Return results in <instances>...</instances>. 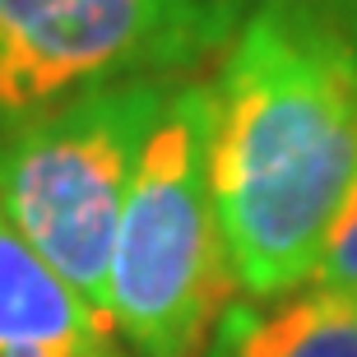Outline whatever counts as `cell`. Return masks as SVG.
<instances>
[{
  "label": "cell",
  "mask_w": 357,
  "mask_h": 357,
  "mask_svg": "<svg viewBox=\"0 0 357 357\" xmlns=\"http://www.w3.org/2000/svg\"><path fill=\"white\" fill-rule=\"evenodd\" d=\"M223 0H0V126L130 79H172L232 38Z\"/></svg>",
  "instance_id": "277c9868"
},
{
  "label": "cell",
  "mask_w": 357,
  "mask_h": 357,
  "mask_svg": "<svg viewBox=\"0 0 357 357\" xmlns=\"http://www.w3.org/2000/svg\"><path fill=\"white\" fill-rule=\"evenodd\" d=\"M199 357H357V302L316 283L223 306Z\"/></svg>",
  "instance_id": "8992f818"
},
{
  "label": "cell",
  "mask_w": 357,
  "mask_h": 357,
  "mask_svg": "<svg viewBox=\"0 0 357 357\" xmlns=\"http://www.w3.org/2000/svg\"><path fill=\"white\" fill-rule=\"evenodd\" d=\"M306 283L357 302V185H353V195H348V204L339 209V218H334L330 237H325V251H320V260H316Z\"/></svg>",
  "instance_id": "52a82bcc"
},
{
  "label": "cell",
  "mask_w": 357,
  "mask_h": 357,
  "mask_svg": "<svg viewBox=\"0 0 357 357\" xmlns=\"http://www.w3.org/2000/svg\"><path fill=\"white\" fill-rule=\"evenodd\" d=\"M0 357H130L116 325L89 306L0 218Z\"/></svg>",
  "instance_id": "5b68a950"
},
{
  "label": "cell",
  "mask_w": 357,
  "mask_h": 357,
  "mask_svg": "<svg viewBox=\"0 0 357 357\" xmlns=\"http://www.w3.org/2000/svg\"><path fill=\"white\" fill-rule=\"evenodd\" d=\"M209 130V79H172L135 162L107 274V311L130 357H199L237 288L213 204Z\"/></svg>",
  "instance_id": "7a4b0ae2"
},
{
  "label": "cell",
  "mask_w": 357,
  "mask_h": 357,
  "mask_svg": "<svg viewBox=\"0 0 357 357\" xmlns=\"http://www.w3.org/2000/svg\"><path fill=\"white\" fill-rule=\"evenodd\" d=\"M227 14L241 19V14L251 10H269V5H316V10H339V5H357V0H223Z\"/></svg>",
  "instance_id": "ba28073f"
},
{
  "label": "cell",
  "mask_w": 357,
  "mask_h": 357,
  "mask_svg": "<svg viewBox=\"0 0 357 357\" xmlns=\"http://www.w3.org/2000/svg\"><path fill=\"white\" fill-rule=\"evenodd\" d=\"M209 89L232 283L241 297H283L311 278L357 185V5L241 14Z\"/></svg>",
  "instance_id": "6da1fadb"
},
{
  "label": "cell",
  "mask_w": 357,
  "mask_h": 357,
  "mask_svg": "<svg viewBox=\"0 0 357 357\" xmlns=\"http://www.w3.org/2000/svg\"><path fill=\"white\" fill-rule=\"evenodd\" d=\"M172 79L112 84L0 130V218L107 320L126 190Z\"/></svg>",
  "instance_id": "3957f363"
}]
</instances>
